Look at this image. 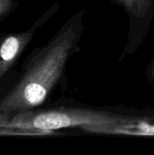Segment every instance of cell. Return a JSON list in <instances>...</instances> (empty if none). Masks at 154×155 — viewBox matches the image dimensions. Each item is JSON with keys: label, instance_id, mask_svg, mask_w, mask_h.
<instances>
[{"label": "cell", "instance_id": "obj_1", "mask_svg": "<svg viewBox=\"0 0 154 155\" xmlns=\"http://www.w3.org/2000/svg\"><path fill=\"white\" fill-rule=\"evenodd\" d=\"M85 9L73 15L41 48L33 53L15 87L0 101V113L12 114L42 104L59 84L71 57L79 50Z\"/></svg>", "mask_w": 154, "mask_h": 155}, {"label": "cell", "instance_id": "obj_2", "mask_svg": "<svg viewBox=\"0 0 154 155\" xmlns=\"http://www.w3.org/2000/svg\"><path fill=\"white\" fill-rule=\"evenodd\" d=\"M143 122L154 123V110L123 112L87 106H60L41 111H25L10 117L13 129L38 131L54 134L55 131L84 126H119Z\"/></svg>", "mask_w": 154, "mask_h": 155}, {"label": "cell", "instance_id": "obj_3", "mask_svg": "<svg viewBox=\"0 0 154 155\" xmlns=\"http://www.w3.org/2000/svg\"><path fill=\"white\" fill-rule=\"evenodd\" d=\"M120 5L129 18V31L120 61L133 55L149 35L154 18V0H110Z\"/></svg>", "mask_w": 154, "mask_h": 155}, {"label": "cell", "instance_id": "obj_4", "mask_svg": "<svg viewBox=\"0 0 154 155\" xmlns=\"http://www.w3.org/2000/svg\"><path fill=\"white\" fill-rule=\"evenodd\" d=\"M59 8L60 5L54 4L42 16H40V18L27 31L10 35L3 41L0 45V77L5 74L16 57L29 44L38 28L50 19L59 10Z\"/></svg>", "mask_w": 154, "mask_h": 155}, {"label": "cell", "instance_id": "obj_5", "mask_svg": "<svg viewBox=\"0 0 154 155\" xmlns=\"http://www.w3.org/2000/svg\"><path fill=\"white\" fill-rule=\"evenodd\" d=\"M81 129L91 134L154 137V123L151 122H143L119 126H84Z\"/></svg>", "mask_w": 154, "mask_h": 155}, {"label": "cell", "instance_id": "obj_6", "mask_svg": "<svg viewBox=\"0 0 154 155\" xmlns=\"http://www.w3.org/2000/svg\"><path fill=\"white\" fill-rule=\"evenodd\" d=\"M10 114L0 113V134H14V132H16L15 129L10 127Z\"/></svg>", "mask_w": 154, "mask_h": 155}, {"label": "cell", "instance_id": "obj_7", "mask_svg": "<svg viewBox=\"0 0 154 155\" xmlns=\"http://www.w3.org/2000/svg\"><path fill=\"white\" fill-rule=\"evenodd\" d=\"M13 4V0H0V15H5L10 10Z\"/></svg>", "mask_w": 154, "mask_h": 155}, {"label": "cell", "instance_id": "obj_8", "mask_svg": "<svg viewBox=\"0 0 154 155\" xmlns=\"http://www.w3.org/2000/svg\"><path fill=\"white\" fill-rule=\"evenodd\" d=\"M146 75L147 77L154 82V59L152 60V62L149 64V65L147 66V71H146Z\"/></svg>", "mask_w": 154, "mask_h": 155}]
</instances>
